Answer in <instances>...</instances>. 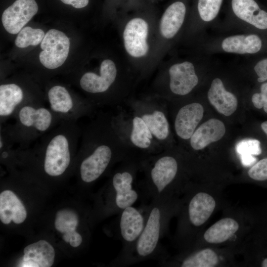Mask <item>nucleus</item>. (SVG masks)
Segmentation results:
<instances>
[{
	"label": "nucleus",
	"mask_w": 267,
	"mask_h": 267,
	"mask_svg": "<svg viewBox=\"0 0 267 267\" xmlns=\"http://www.w3.org/2000/svg\"><path fill=\"white\" fill-rule=\"evenodd\" d=\"M234 14L241 20L260 30L267 29V12L254 0H232Z\"/></svg>",
	"instance_id": "a211bd4d"
},
{
	"label": "nucleus",
	"mask_w": 267,
	"mask_h": 267,
	"mask_svg": "<svg viewBox=\"0 0 267 267\" xmlns=\"http://www.w3.org/2000/svg\"><path fill=\"white\" fill-rule=\"evenodd\" d=\"M113 118L100 114L84 129L79 155V175L86 183L96 180L110 166L130 156Z\"/></svg>",
	"instance_id": "f257e3e1"
},
{
	"label": "nucleus",
	"mask_w": 267,
	"mask_h": 267,
	"mask_svg": "<svg viewBox=\"0 0 267 267\" xmlns=\"http://www.w3.org/2000/svg\"><path fill=\"white\" fill-rule=\"evenodd\" d=\"M180 202L174 196L152 199L147 204V217L143 229L134 245L120 254L115 263L125 267L148 260L159 262L168 255L161 241L167 230L170 219L178 214Z\"/></svg>",
	"instance_id": "f03ea898"
},
{
	"label": "nucleus",
	"mask_w": 267,
	"mask_h": 267,
	"mask_svg": "<svg viewBox=\"0 0 267 267\" xmlns=\"http://www.w3.org/2000/svg\"><path fill=\"white\" fill-rule=\"evenodd\" d=\"M41 48V63L47 69H56L64 63L68 56L70 40L62 31L52 29L45 33Z\"/></svg>",
	"instance_id": "9b49d317"
},
{
	"label": "nucleus",
	"mask_w": 267,
	"mask_h": 267,
	"mask_svg": "<svg viewBox=\"0 0 267 267\" xmlns=\"http://www.w3.org/2000/svg\"><path fill=\"white\" fill-rule=\"evenodd\" d=\"M117 75L114 62L110 59H105L100 65L99 75L92 72H85L80 77L78 84L86 93L93 95L91 103L94 106H100L102 95L110 89Z\"/></svg>",
	"instance_id": "9d476101"
},
{
	"label": "nucleus",
	"mask_w": 267,
	"mask_h": 267,
	"mask_svg": "<svg viewBox=\"0 0 267 267\" xmlns=\"http://www.w3.org/2000/svg\"><path fill=\"white\" fill-rule=\"evenodd\" d=\"M38 11L35 0H16L3 12L2 25L8 33L18 34Z\"/></svg>",
	"instance_id": "f8f14e48"
},
{
	"label": "nucleus",
	"mask_w": 267,
	"mask_h": 267,
	"mask_svg": "<svg viewBox=\"0 0 267 267\" xmlns=\"http://www.w3.org/2000/svg\"><path fill=\"white\" fill-rule=\"evenodd\" d=\"M221 46L228 53L254 54L261 49L262 41L256 34L235 35L224 39Z\"/></svg>",
	"instance_id": "5701e85b"
},
{
	"label": "nucleus",
	"mask_w": 267,
	"mask_h": 267,
	"mask_svg": "<svg viewBox=\"0 0 267 267\" xmlns=\"http://www.w3.org/2000/svg\"><path fill=\"white\" fill-rule=\"evenodd\" d=\"M223 0H198L197 8L201 19L205 22L214 20L219 14Z\"/></svg>",
	"instance_id": "c85d7f7f"
},
{
	"label": "nucleus",
	"mask_w": 267,
	"mask_h": 267,
	"mask_svg": "<svg viewBox=\"0 0 267 267\" xmlns=\"http://www.w3.org/2000/svg\"><path fill=\"white\" fill-rule=\"evenodd\" d=\"M236 150L240 155L242 164L244 166H251L257 161L253 155L262 153L261 143L256 139H245L241 140L236 145Z\"/></svg>",
	"instance_id": "bb28decb"
},
{
	"label": "nucleus",
	"mask_w": 267,
	"mask_h": 267,
	"mask_svg": "<svg viewBox=\"0 0 267 267\" xmlns=\"http://www.w3.org/2000/svg\"><path fill=\"white\" fill-rule=\"evenodd\" d=\"M250 178L258 181L267 180V157L255 164L248 171Z\"/></svg>",
	"instance_id": "c756f323"
},
{
	"label": "nucleus",
	"mask_w": 267,
	"mask_h": 267,
	"mask_svg": "<svg viewBox=\"0 0 267 267\" xmlns=\"http://www.w3.org/2000/svg\"><path fill=\"white\" fill-rule=\"evenodd\" d=\"M261 266L262 267H267V258L265 259L262 264H261Z\"/></svg>",
	"instance_id": "f704fd0d"
},
{
	"label": "nucleus",
	"mask_w": 267,
	"mask_h": 267,
	"mask_svg": "<svg viewBox=\"0 0 267 267\" xmlns=\"http://www.w3.org/2000/svg\"><path fill=\"white\" fill-rule=\"evenodd\" d=\"M201 104L193 102L182 107L176 116L174 127L176 134L181 139H190L203 118Z\"/></svg>",
	"instance_id": "2eb2a0df"
},
{
	"label": "nucleus",
	"mask_w": 267,
	"mask_h": 267,
	"mask_svg": "<svg viewBox=\"0 0 267 267\" xmlns=\"http://www.w3.org/2000/svg\"><path fill=\"white\" fill-rule=\"evenodd\" d=\"M131 130L128 135L130 143L137 149L151 155L154 154L155 149L153 146L156 141L148 127L142 119L137 114L131 119Z\"/></svg>",
	"instance_id": "4be33fe9"
},
{
	"label": "nucleus",
	"mask_w": 267,
	"mask_h": 267,
	"mask_svg": "<svg viewBox=\"0 0 267 267\" xmlns=\"http://www.w3.org/2000/svg\"><path fill=\"white\" fill-rule=\"evenodd\" d=\"M55 251L47 241L41 240L26 246L20 264L22 267H50L54 263Z\"/></svg>",
	"instance_id": "dca6fc26"
},
{
	"label": "nucleus",
	"mask_w": 267,
	"mask_h": 267,
	"mask_svg": "<svg viewBox=\"0 0 267 267\" xmlns=\"http://www.w3.org/2000/svg\"><path fill=\"white\" fill-rule=\"evenodd\" d=\"M147 211V205L138 208L133 205L118 214V234L123 245L120 254L129 251L136 242L143 229Z\"/></svg>",
	"instance_id": "1a4fd4ad"
},
{
	"label": "nucleus",
	"mask_w": 267,
	"mask_h": 267,
	"mask_svg": "<svg viewBox=\"0 0 267 267\" xmlns=\"http://www.w3.org/2000/svg\"><path fill=\"white\" fill-rule=\"evenodd\" d=\"M78 222V216L74 211L63 209L57 212L54 225L57 231L64 233L63 240L73 244L77 242L81 236L76 231Z\"/></svg>",
	"instance_id": "a878e982"
},
{
	"label": "nucleus",
	"mask_w": 267,
	"mask_h": 267,
	"mask_svg": "<svg viewBox=\"0 0 267 267\" xmlns=\"http://www.w3.org/2000/svg\"><path fill=\"white\" fill-rule=\"evenodd\" d=\"M140 170L144 177L139 187L142 199L150 200L159 197L174 196L179 191V164L173 156L157 153L139 159Z\"/></svg>",
	"instance_id": "39448f33"
},
{
	"label": "nucleus",
	"mask_w": 267,
	"mask_h": 267,
	"mask_svg": "<svg viewBox=\"0 0 267 267\" xmlns=\"http://www.w3.org/2000/svg\"><path fill=\"white\" fill-rule=\"evenodd\" d=\"M148 33V24L143 19L135 18L128 22L123 32V39L125 49L131 56L140 57L147 54L149 48Z\"/></svg>",
	"instance_id": "ddd939ff"
},
{
	"label": "nucleus",
	"mask_w": 267,
	"mask_h": 267,
	"mask_svg": "<svg viewBox=\"0 0 267 267\" xmlns=\"http://www.w3.org/2000/svg\"><path fill=\"white\" fill-rule=\"evenodd\" d=\"M63 3L71 5L76 8H82L86 6L89 0H60Z\"/></svg>",
	"instance_id": "473e14b6"
},
{
	"label": "nucleus",
	"mask_w": 267,
	"mask_h": 267,
	"mask_svg": "<svg viewBox=\"0 0 267 267\" xmlns=\"http://www.w3.org/2000/svg\"><path fill=\"white\" fill-rule=\"evenodd\" d=\"M13 119V124L0 125V137L21 149L30 146L63 121L45 105L36 104L24 105Z\"/></svg>",
	"instance_id": "20e7f679"
},
{
	"label": "nucleus",
	"mask_w": 267,
	"mask_h": 267,
	"mask_svg": "<svg viewBox=\"0 0 267 267\" xmlns=\"http://www.w3.org/2000/svg\"><path fill=\"white\" fill-rule=\"evenodd\" d=\"M225 133V128L222 122L210 119L195 130L190 138V145L194 150H201L221 139Z\"/></svg>",
	"instance_id": "f3484780"
},
{
	"label": "nucleus",
	"mask_w": 267,
	"mask_h": 267,
	"mask_svg": "<svg viewBox=\"0 0 267 267\" xmlns=\"http://www.w3.org/2000/svg\"><path fill=\"white\" fill-rule=\"evenodd\" d=\"M261 128L267 135V121L264 122L262 123Z\"/></svg>",
	"instance_id": "72a5a7b5"
},
{
	"label": "nucleus",
	"mask_w": 267,
	"mask_h": 267,
	"mask_svg": "<svg viewBox=\"0 0 267 267\" xmlns=\"http://www.w3.org/2000/svg\"><path fill=\"white\" fill-rule=\"evenodd\" d=\"M186 7L181 1L169 5L163 13L160 24L162 36L166 39L173 38L181 28L185 18Z\"/></svg>",
	"instance_id": "b1692460"
},
{
	"label": "nucleus",
	"mask_w": 267,
	"mask_h": 267,
	"mask_svg": "<svg viewBox=\"0 0 267 267\" xmlns=\"http://www.w3.org/2000/svg\"><path fill=\"white\" fill-rule=\"evenodd\" d=\"M18 82L0 85V125L13 118L16 111L28 104L45 105V95L36 89L24 87Z\"/></svg>",
	"instance_id": "6e6552de"
},
{
	"label": "nucleus",
	"mask_w": 267,
	"mask_h": 267,
	"mask_svg": "<svg viewBox=\"0 0 267 267\" xmlns=\"http://www.w3.org/2000/svg\"><path fill=\"white\" fill-rule=\"evenodd\" d=\"M136 111V114L144 121L156 141L162 142L169 137V124L162 108L149 105V108Z\"/></svg>",
	"instance_id": "aec40b11"
},
{
	"label": "nucleus",
	"mask_w": 267,
	"mask_h": 267,
	"mask_svg": "<svg viewBox=\"0 0 267 267\" xmlns=\"http://www.w3.org/2000/svg\"><path fill=\"white\" fill-rule=\"evenodd\" d=\"M44 36V32L41 29L25 27L18 33L15 44L19 48L36 46L41 43Z\"/></svg>",
	"instance_id": "cd10ccee"
},
{
	"label": "nucleus",
	"mask_w": 267,
	"mask_h": 267,
	"mask_svg": "<svg viewBox=\"0 0 267 267\" xmlns=\"http://www.w3.org/2000/svg\"><path fill=\"white\" fill-rule=\"evenodd\" d=\"M169 74L170 89L177 95L183 96L189 93L198 83L194 65L189 61L173 65L169 68Z\"/></svg>",
	"instance_id": "4468645a"
},
{
	"label": "nucleus",
	"mask_w": 267,
	"mask_h": 267,
	"mask_svg": "<svg viewBox=\"0 0 267 267\" xmlns=\"http://www.w3.org/2000/svg\"><path fill=\"white\" fill-rule=\"evenodd\" d=\"M260 89V93H256L253 95L252 101L256 108H263L265 112L267 113V82L261 85Z\"/></svg>",
	"instance_id": "7c9ffc66"
},
{
	"label": "nucleus",
	"mask_w": 267,
	"mask_h": 267,
	"mask_svg": "<svg viewBox=\"0 0 267 267\" xmlns=\"http://www.w3.org/2000/svg\"><path fill=\"white\" fill-rule=\"evenodd\" d=\"M186 202L180 204L178 213L180 214L176 236V242L187 246L192 238L195 229L203 225L213 214L216 202L209 193L200 191L188 193Z\"/></svg>",
	"instance_id": "423d86ee"
},
{
	"label": "nucleus",
	"mask_w": 267,
	"mask_h": 267,
	"mask_svg": "<svg viewBox=\"0 0 267 267\" xmlns=\"http://www.w3.org/2000/svg\"><path fill=\"white\" fill-rule=\"evenodd\" d=\"M237 221L231 218H222L209 227L204 234V239L211 244H220L230 239L239 229Z\"/></svg>",
	"instance_id": "393cba45"
},
{
	"label": "nucleus",
	"mask_w": 267,
	"mask_h": 267,
	"mask_svg": "<svg viewBox=\"0 0 267 267\" xmlns=\"http://www.w3.org/2000/svg\"><path fill=\"white\" fill-rule=\"evenodd\" d=\"M81 135L77 122L63 120L37 140L32 151L43 160L46 175L58 177L65 174L79 146Z\"/></svg>",
	"instance_id": "7ed1b4c3"
},
{
	"label": "nucleus",
	"mask_w": 267,
	"mask_h": 267,
	"mask_svg": "<svg viewBox=\"0 0 267 267\" xmlns=\"http://www.w3.org/2000/svg\"><path fill=\"white\" fill-rule=\"evenodd\" d=\"M208 98L216 109L226 116L232 115L237 109L236 97L225 89L222 81L218 78L212 81L208 91Z\"/></svg>",
	"instance_id": "6ab92c4d"
},
{
	"label": "nucleus",
	"mask_w": 267,
	"mask_h": 267,
	"mask_svg": "<svg viewBox=\"0 0 267 267\" xmlns=\"http://www.w3.org/2000/svg\"><path fill=\"white\" fill-rule=\"evenodd\" d=\"M45 95L48 107L62 120L77 122L92 114L95 106L88 99L72 92L64 85L52 84Z\"/></svg>",
	"instance_id": "0eeeda50"
},
{
	"label": "nucleus",
	"mask_w": 267,
	"mask_h": 267,
	"mask_svg": "<svg viewBox=\"0 0 267 267\" xmlns=\"http://www.w3.org/2000/svg\"><path fill=\"white\" fill-rule=\"evenodd\" d=\"M254 69L258 76L257 81L259 82L267 81V58L259 61L255 65Z\"/></svg>",
	"instance_id": "2f4dec72"
},
{
	"label": "nucleus",
	"mask_w": 267,
	"mask_h": 267,
	"mask_svg": "<svg viewBox=\"0 0 267 267\" xmlns=\"http://www.w3.org/2000/svg\"><path fill=\"white\" fill-rule=\"evenodd\" d=\"M27 217L26 209L11 191L6 190L0 194V220L5 224L13 221L16 224L22 223Z\"/></svg>",
	"instance_id": "412c9836"
}]
</instances>
